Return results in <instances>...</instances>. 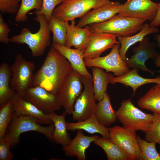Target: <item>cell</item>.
<instances>
[{
	"label": "cell",
	"mask_w": 160,
	"mask_h": 160,
	"mask_svg": "<svg viewBox=\"0 0 160 160\" xmlns=\"http://www.w3.org/2000/svg\"><path fill=\"white\" fill-rule=\"evenodd\" d=\"M73 70L69 61L51 46L43 64L34 75L32 86H40L57 95L65 79Z\"/></svg>",
	"instance_id": "obj_1"
},
{
	"label": "cell",
	"mask_w": 160,
	"mask_h": 160,
	"mask_svg": "<svg viewBox=\"0 0 160 160\" xmlns=\"http://www.w3.org/2000/svg\"><path fill=\"white\" fill-rule=\"evenodd\" d=\"M36 15L34 19L40 25L38 31L33 33L28 29L23 28L20 33L10 38L9 42L27 44L31 50L32 55L38 57L42 56L46 49L51 44V31L45 16Z\"/></svg>",
	"instance_id": "obj_2"
},
{
	"label": "cell",
	"mask_w": 160,
	"mask_h": 160,
	"mask_svg": "<svg viewBox=\"0 0 160 160\" xmlns=\"http://www.w3.org/2000/svg\"><path fill=\"white\" fill-rule=\"evenodd\" d=\"M41 124L39 120L34 117L17 115L15 113L5 136L9 142L11 148H14L18 144L21 134L28 131H33L41 133L50 141L53 142V123L47 126Z\"/></svg>",
	"instance_id": "obj_3"
},
{
	"label": "cell",
	"mask_w": 160,
	"mask_h": 160,
	"mask_svg": "<svg viewBox=\"0 0 160 160\" xmlns=\"http://www.w3.org/2000/svg\"><path fill=\"white\" fill-rule=\"evenodd\" d=\"M118 14L106 21L89 25L90 31L111 34L117 37L128 36L140 31L146 21Z\"/></svg>",
	"instance_id": "obj_4"
},
{
	"label": "cell",
	"mask_w": 160,
	"mask_h": 160,
	"mask_svg": "<svg viewBox=\"0 0 160 160\" xmlns=\"http://www.w3.org/2000/svg\"><path fill=\"white\" fill-rule=\"evenodd\" d=\"M117 119L126 129L146 133L149 129L153 114L143 112L136 107L130 99L124 100L116 111Z\"/></svg>",
	"instance_id": "obj_5"
},
{
	"label": "cell",
	"mask_w": 160,
	"mask_h": 160,
	"mask_svg": "<svg viewBox=\"0 0 160 160\" xmlns=\"http://www.w3.org/2000/svg\"><path fill=\"white\" fill-rule=\"evenodd\" d=\"M111 2L110 0H64L54 9L52 15L68 22L81 18L91 10Z\"/></svg>",
	"instance_id": "obj_6"
},
{
	"label": "cell",
	"mask_w": 160,
	"mask_h": 160,
	"mask_svg": "<svg viewBox=\"0 0 160 160\" xmlns=\"http://www.w3.org/2000/svg\"><path fill=\"white\" fill-rule=\"evenodd\" d=\"M35 68L33 62L26 60L20 53L16 56L11 66L10 87L22 97L27 89L32 86Z\"/></svg>",
	"instance_id": "obj_7"
},
{
	"label": "cell",
	"mask_w": 160,
	"mask_h": 160,
	"mask_svg": "<svg viewBox=\"0 0 160 160\" xmlns=\"http://www.w3.org/2000/svg\"><path fill=\"white\" fill-rule=\"evenodd\" d=\"M81 78L84 89L76 100L72 113L73 119L77 122L83 121L94 114L97 105L92 77L81 75Z\"/></svg>",
	"instance_id": "obj_8"
},
{
	"label": "cell",
	"mask_w": 160,
	"mask_h": 160,
	"mask_svg": "<svg viewBox=\"0 0 160 160\" xmlns=\"http://www.w3.org/2000/svg\"><path fill=\"white\" fill-rule=\"evenodd\" d=\"M81 76L73 70L65 79L57 95L59 104L68 115L72 114L76 100L82 92Z\"/></svg>",
	"instance_id": "obj_9"
},
{
	"label": "cell",
	"mask_w": 160,
	"mask_h": 160,
	"mask_svg": "<svg viewBox=\"0 0 160 160\" xmlns=\"http://www.w3.org/2000/svg\"><path fill=\"white\" fill-rule=\"evenodd\" d=\"M120 47V44L119 42L114 45L111 52L105 56L93 58H84L85 66L104 69L106 72H112L114 76H116L126 73L130 70L120 55L119 49Z\"/></svg>",
	"instance_id": "obj_10"
},
{
	"label": "cell",
	"mask_w": 160,
	"mask_h": 160,
	"mask_svg": "<svg viewBox=\"0 0 160 160\" xmlns=\"http://www.w3.org/2000/svg\"><path fill=\"white\" fill-rule=\"evenodd\" d=\"M109 139L127 154L129 160H139L140 151L136 132L115 126L109 128Z\"/></svg>",
	"instance_id": "obj_11"
},
{
	"label": "cell",
	"mask_w": 160,
	"mask_h": 160,
	"mask_svg": "<svg viewBox=\"0 0 160 160\" xmlns=\"http://www.w3.org/2000/svg\"><path fill=\"white\" fill-rule=\"evenodd\" d=\"M23 98L47 114L60 110L61 107L58 102L57 95L40 86L28 88Z\"/></svg>",
	"instance_id": "obj_12"
},
{
	"label": "cell",
	"mask_w": 160,
	"mask_h": 160,
	"mask_svg": "<svg viewBox=\"0 0 160 160\" xmlns=\"http://www.w3.org/2000/svg\"><path fill=\"white\" fill-rule=\"evenodd\" d=\"M155 42H151L150 38L146 36L140 42L139 45L133 49V55L125 61L130 68L140 69L143 71L148 72L152 75L154 72L149 69L145 65L148 59L154 60L160 55L155 50L156 47Z\"/></svg>",
	"instance_id": "obj_13"
},
{
	"label": "cell",
	"mask_w": 160,
	"mask_h": 160,
	"mask_svg": "<svg viewBox=\"0 0 160 160\" xmlns=\"http://www.w3.org/2000/svg\"><path fill=\"white\" fill-rule=\"evenodd\" d=\"M160 8V3L151 0H127L118 13L122 15L152 21Z\"/></svg>",
	"instance_id": "obj_14"
},
{
	"label": "cell",
	"mask_w": 160,
	"mask_h": 160,
	"mask_svg": "<svg viewBox=\"0 0 160 160\" xmlns=\"http://www.w3.org/2000/svg\"><path fill=\"white\" fill-rule=\"evenodd\" d=\"M122 4L119 2L111 1L94 9L80 18L77 25L80 27L106 21L118 13Z\"/></svg>",
	"instance_id": "obj_15"
},
{
	"label": "cell",
	"mask_w": 160,
	"mask_h": 160,
	"mask_svg": "<svg viewBox=\"0 0 160 160\" xmlns=\"http://www.w3.org/2000/svg\"><path fill=\"white\" fill-rule=\"evenodd\" d=\"M116 35L106 33H92L89 44L84 52V58L100 57L103 52L112 48L119 41Z\"/></svg>",
	"instance_id": "obj_16"
},
{
	"label": "cell",
	"mask_w": 160,
	"mask_h": 160,
	"mask_svg": "<svg viewBox=\"0 0 160 160\" xmlns=\"http://www.w3.org/2000/svg\"><path fill=\"white\" fill-rule=\"evenodd\" d=\"M71 24L66 22L67 31V40L66 47L81 50L84 52L86 49L90 41L92 33L89 26L83 28L75 25V20L71 21Z\"/></svg>",
	"instance_id": "obj_17"
},
{
	"label": "cell",
	"mask_w": 160,
	"mask_h": 160,
	"mask_svg": "<svg viewBox=\"0 0 160 160\" xmlns=\"http://www.w3.org/2000/svg\"><path fill=\"white\" fill-rule=\"evenodd\" d=\"M15 113L17 114L29 116L38 119L41 124H50L52 122L49 114L45 113L33 104L15 92L12 98Z\"/></svg>",
	"instance_id": "obj_18"
},
{
	"label": "cell",
	"mask_w": 160,
	"mask_h": 160,
	"mask_svg": "<svg viewBox=\"0 0 160 160\" xmlns=\"http://www.w3.org/2000/svg\"><path fill=\"white\" fill-rule=\"evenodd\" d=\"M97 135H85L82 130H78L75 137L67 146L63 147L65 154L70 157H76L79 160H85L86 151L91 143L97 138Z\"/></svg>",
	"instance_id": "obj_19"
},
{
	"label": "cell",
	"mask_w": 160,
	"mask_h": 160,
	"mask_svg": "<svg viewBox=\"0 0 160 160\" xmlns=\"http://www.w3.org/2000/svg\"><path fill=\"white\" fill-rule=\"evenodd\" d=\"M51 46L56 49L70 63L73 69L81 75L92 77L84 63V52L76 49L68 48L52 43Z\"/></svg>",
	"instance_id": "obj_20"
},
{
	"label": "cell",
	"mask_w": 160,
	"mask_h": 160,
	"mask_svg": "<svg viewBox=\"0 0 160 160\" xmlns=\"http://www.w3.org/2000/svg\"><path fill=\"white\" fill-rule=\"evenodd\" d=\"M139 71L138 68H133L132 70L123 75L113 77L110 81V83L113 84L120 83L127 87L128 86L131 87L133 89L132 96L133 97L137 89L141 86L149 83L158 84L160 83V76L155 78H146L139 74Z\"/></svg>",
	"instance_id": "obj_21"
},
{
	"label": "cell",
	"mask_w": 160,
	"mask_h": 160,
	"mask_svg": "<svg viewBox=\"0 0 160 160\" xmlns=\"http://www.w3.org/2000/svg\"><path fill=\"white\" fill-rule=\"evenodd\" d=\"M66 114L65 111L61 115L56 114L55 112L49 114L50 119L54 126L52 134L53 142L61 145L63 147L68 145L72 140L68 132L65 120Z\"/></svg>",
	"instance_id": "obj_22"
},
{
	"label": "cell",
	"mask_w": 160,
	"mask_h": 160,
	"mask_svg": "<svg viewBox=\"0 0 160 160\" xmlns=\"http://www.w3.org/2000/svg\"><path fill=\"white\" fill-rule=\"evenodd\" d=\"M94 114L99 123L105 127L111 126L116 120V111L113 108L110 97L107 92L102 100L97 104Z\"/></svg>",
	"instance_id": "obj_23"
},
{
	"label": "cell",
	"mask_w": 160,
	"mask_h": 160,
	"mask_svg": "<svg viewBox=\"0 0 160 160\" xmlns=\"http://www.w3.org/2000/svg\"><path fill=\"white\" fill-rule=\"evenodd\" d=\"M67 127L68 131L82 130L91 134L99 133L103 137L109 138V128L101 125L95 114L82 121L75 123L67 122Z\"/></svg>",
	"instance_id": "obj_24"
},
{
	"label": "cell",
	"mask_w": 160,
	"mask_h": 160,
	"mask_svg": "<svg viewBox=\"0 0 160 160\" xmlns=\"http://www.w3.org/2000/svg\"><path fill=\"white\" fill-rule=\"evenodd\" d=\"M159 31L157 27H151L149 24L145 23L143 25L142 29L135 34L126 37H118L121 45L119 52L121 58L125 61L127 59V52L130 47L140 41L148 35L158 33Z\"/></svg>",
	"instance_id": "obj_25"
},
{
	"label": "cell",
	"mask_w": 160,
	"mask_h": 160,
	"mask_svg": "<svg viewBox=\"0 0 160 160\" xmlns=\"http://www.w3.org/2000/svg\"><path fill=\"white\" fill-rule=\"evenodd\" d=\"M92 80L95 97L98 101L103 98L107 87L114 75L104 71L103 68L92 67Z\"/></svg>",
	"instance_id": "obj_26"
},
{
	"label": "cell",
	"mask_w": 160,
	"mask_h": 160,
	"mask_svg": "<svg viewBox=\"0 0 160 160\" xmlns=\"http://www.w3.org/2000/svg\"><path fill=\"white\" fill-rule=\"evenodd\" d=\"M12 71L8 64L3 63L0 66V105L11 100L15 92L10 87Z\"/></svg>",
	"instance_id": "obj_27"
},
{
	"label": "cell",
	"mask_w": 160,
	"mask_h": 160,
	"mask_svg": "<svg viewBox=\"0 0 160 160\" xmlns=\"http://www.w3.org/2000/svg\"><path fill=\"white\" fill-rule=\"evenodd\" d=\"M137 103L140 108L153 113H160V84H156L151 88L138 100Z\"/></svg>",
	"instance_id": "obj_28"
},
{
	"label": "cell",
	"mask_w": 160,
	"mask_h": 160,
	"mask_svg": "<svg viewBox=\"0 0 160 160\" xmlns=\"http://www.w3.org/2000/svg\"><path fill=\"white\" fill-rule=\"evenodd\" d=\"M93 143L103 149L108 160H129L126 153L109 138L97 136Z\"/></svg>",
	"instance_id": "obj_29"
},
{
	"label": "cell",
	"mask_w": 160,
	"mask_h": 160,
	"mask_svg": "<svg viewBox=\"0 0 160 160\" xmlns=\"http://www.w3.org/2000/svg\"><path fill=\"white\" fill-rule=\"evenodd\" d=\"M66 23L52 15L48 24L49 30L52 33V43L65 46L67 40Z\"/></svg>",
	"instance_id": "obj_30"
},
{
	"label": "cell",
	"mask_w": 160,
	"mask_h": 160,
	"mask_svg": "<svg viewBox=\"0 0 160 160\" xmlns=\"http://www.w3.org/2000/svg\"><path fill=\"white\" fill-rule=\"evenodd\" d=\"M139 151V160H160V155L156 146V143L150 142L137 136Z\"/></svg>",
	"instance_id": "obj_31"
},
{
	"label": "cell",
	"mask_w": 160,
	"mask_h": 160,
	"mask_svg": "<svg viewBox=\"0 0 160 160\" xmlns=\"http://www.w3.org/2000/svg\"><path fill=\"white\" fill-rule=\"evenodd\" d=\"M15 113L12 100L0 105V138L4 137Z\"/></svg>",
	"instance_id": "obj_32"
},
{
	"label": "cell",
	"mask_w": 160,
	"mask_h": 160,
	"mask_svg": "<svg viewBox=\"0 0 160 160\" xmlns=\"http://www.w3.org/2000/svg\"><path fill=\"white\" fill-rule=\"evenodd\" d=\"M42 0H21L19 9L15 17V21L23 22L28 19V13L30 11H40L42 7Z\"/></svg>",
	"instance_id": "obj_33"
},
{
	"label": "cell",
	"mask_w": 160,
	"mask_h": 160,
	"mask_svg": "<svg viewBox=\"0 0 160 160\" xmlns=\"http://www.w3.org/2000/svg\"><path fill=\"white\" fill-rule=\"evenodd\" d=\"M153 121L145 133V139L148 141L160 143V113H153Z\"/></svg>",
	"instance_id": "obj_34"
},
{
	"label": "cell",
	"mask_w": 160,
	"mask_h": 160,
	"mask_svg": "<svg viewBox=\"0 0 160 160\" xmlns=\"http://www.w3.org/2000/svg\"><path fill=\"white\" fill-rule=\"evenodd\" d=\"M64 0H42V7L41 9L39 11H35L34 12L28 14L44 15L48 22L52 15L54 9Z\"/></svg>",
	"instance_id": "obj_35"
},
{
	"label": "cell",
	"mask_w": 160,
	"mask_h": 160,
	"mask_svg": "<svg viewBox=\"0 0 160 160\" xmlns=\"http://www.w3.org/2000/svg\"><path fill=\"white\" fill-rule=\"evenodd\" d=\"M21 0H0V11L1 14H17Z\"/></svg>",
	"instance_id": "obj_36"
},
{
	"label": "cell",
	"mask_w": 160,
	"mask_h": 160,
	"mask_svg": "<svg viewBox=\"0 0 160 160\" xmlns=\"http://www.w3.org/2000/svg\"><path fill=\"white\" fill-rule=\"evenodd\" d=\"M9 142L4 137L0 138V160H12L13 159V154L11 152Z\"/></svg>",
	"instance_id": "obj_37"
},
{
	"label": "cell",
	"mask_w": 160,
	"mask_h": 160,
	"mask_svg": "<svg viewBox=\"0 0 160 160\" xmlns=\"http://www.w3.org/2000/svg\"><path fill=\"white\" fill-rule=\"evenodd\" d=\"M10 29L5 21L1 13L0 14V42L6 44L9 42V37Z\"/></svg>",
	"instance_id": "obj_38"
},
{
	"label": "cell",
	"mask_w": 160,
	"mask_h": 160,
	"mask_svg": "<svg viewBox=\"0 0 160 160\" xmlns=\"http://www.w3.org/2000/svg\"><path fill=\"white\" fill-rule=\"evenodd\" d=\"M151 26L157 27L160 26V8L153 20L149 23Z\"/></svg>",
	"instance_id": "obj_39"
},
{
	"label": "cell",
	"mask_w": 160,
	"mask_h": 160,
	"mask_svg": "<svg viewBox=\"0 0 160 160\" xmlns=\"http://www.w3.org/2000/svg\"><path fill=\"white\" fill-rule=\"evenodd\" d=\"M154 38L156 43V47L160 49V34H156Z\"/></svg>",
	"instance_id": "obj_40"
},
{
	"label": "cell",
	"mask_w": 160,
	"mask_h": 160,
	"mask_svg": "<svg viewBox=\"0 0 160 160\" xmlns=\"http://www.w3.org/2000/svg\"><path fill=\"white\" fill-rule=\"evenodd\" d=\"M154 63L157 67H160V55L154 60Z\"/></svg>",
	"instance_id": "obj_41"
},
{
	"label": "cell",
	"mask_w": 160,
	"mask_h": 160,
	"mask_svg": "<svg viewBox=\"0 0 160 160\" xmlns=\"http://www.w3.org/2000/svg\"><path fill=\"white\" fill-rule=\"evenodd\" d=\"M156 72H158V73H160V69L156 71Z\"/></svg>",
	"instance_id": "obj_42"
},
{
	"label": "cell",
	"mask_w": 160,
	"mask_h": 160,
	"mask_svg": "<svg viewBox=\"0 0 160 160\" xmlns=\"http://www.w3.org/2000/svg\"><path fill=\"white\" fill-rule=\"evenodd\" d=\"M159 144V148H160V150H159V153L160 154V143Z\"/></svg>",
	"instance_id": "obj_43"
},
{
	"label": "cell",
	"mask_w": 160,
	"mask_h": 160,
	"mask_svg": "<svg viewBox=\"0 0 160 160\" xmlns=\"http://www.w3.org/2000/svg\"><path fill=\"white\" fill-rule=\"evenodd\" d=\"M158 84H160V83H158Z\"/></svg>",
	"instance_id": "obj_44"
}]
</instances>
